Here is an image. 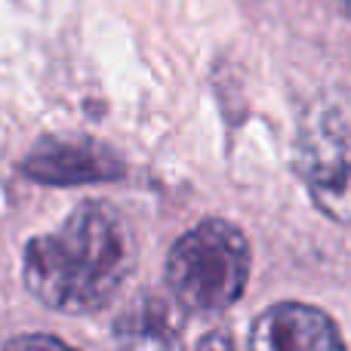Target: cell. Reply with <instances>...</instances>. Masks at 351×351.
Instances as JSON below:
<instances>
[{
	"instance_id": "6da1fadb",
	"label": "cell",
	"mask_w": 351,
	"mask_h": 351,
	"mask_svg": "<svg viewBox=\"0 0 351 351\" xmlns=\"http://www.w3.org/2000/svg\"><path fill=\"white\" fill-rule=\"evenodd\" d=\"M133 262V241L121 213L102 200H90L56 231L25 247L22 278L28 293L47 308L90 315L117 296Z\"/></svg>"
},
{
	"instance_id": "3957f363",
	"label": "cell",
	"mask_w": 351,
	"mask_h": 351,
	"mask_svg": "<svg viewBox=\"0 0 351 351\" xmlns=\"http://www.w3.org/2000/svg\"><path fill=\"white\" fill-rule=\"evenodd\" d=\"M299 173L311 200L333 222L351 225V123L336 108H317L299 133Z\"/></svg>"
},
{
	"instance_id": "52a82bcc",
	"label": "cell",
	"mask_w": 351,
	"mask_h": 351,
	"mask_svg": "<svg viewBox=\"0 0 351 351\" xmlns=\"http://www.w3.org/2000/svg\"><path fill=\"white\" fill-rule=\"evenodd\" d=\"M34 346H43V348H65V342L59 336H47V333H37V336H19V339H10L6 348H34Z\"/></svg>"
},
{
	"instance_id": "277c9868",
	"label": "cell",
	"mask_w": 351,
	"mask_h": 351,
	"mask_svg": "<svg viewBox=\"0 0 351 351\" xmlns=\"http://www.w3.org/2000/svg\"><path fill=\"white\" fill-rule=\"evenodd\" d=\"M22 173L40 185H90L121 179L123 160L99 142L43 139L22 164Z\"/></svg>"
},
{
	"instance_id": "8992f818",
	"label": "cell",
	"mask_w": 351,
	"mask_h": 351,
	"mask_svg": "<svg viewBox=\"0 0 351 351\" xmlns=\"http://www.w3.org/2000/svg\"><path fill=\"white\" fill-rule=\"evenodd\" d=\"M117 339L127 346H179V324L160 299H139L127 317L114 327Z\"/></svg>"
},
{
	"instance_id": "5b68a950",
	"label": "cell",
	"mask_w": 351,
	"mask_h": 351,
	"mask_svg": "<svg viewBox=\"0 0 351 351\" xmlns=\"http://www.w3.org/2000/svg\"><path fill=\"white\" fill-rule=\"evenodd\" d=\"M339 330L321 308L302 302H280L253 321L250 348L259 351H330L342 348Z\"/></svg>"
},
{
	"instance_id": "ba28073f",
	"label": "cell",
	"mask_w": 351,
	"mask_h": 351,
	"mask_svg": "<svg viewBox=\"0 0 351 351\" xmlns=\"http://www.w3.org/2000/svg\"><path fill=\"white\" fill-rule=\"evenodd\" d=\"M333 3L339 6V12H342V16H348V19H351V0H333Z\"/></svg>"
},
{
	"instance_id": "7a4b0ae2",
	"label": "cell",
	"mask_w": 351,
	"mask_h": 351,
	"mask_svg": "<svg viewBox=\"0 0 351 351\" xmlns=\"http://www.w3.org/2000/svg\"><path fill=\"white\" fill-rule=\"evenodd\" d=\"M250 280V243L237 225L204 219L173 243L167 256V287L188 311L213 315L243 296Z\"/></svg>"
}]
</instances>
